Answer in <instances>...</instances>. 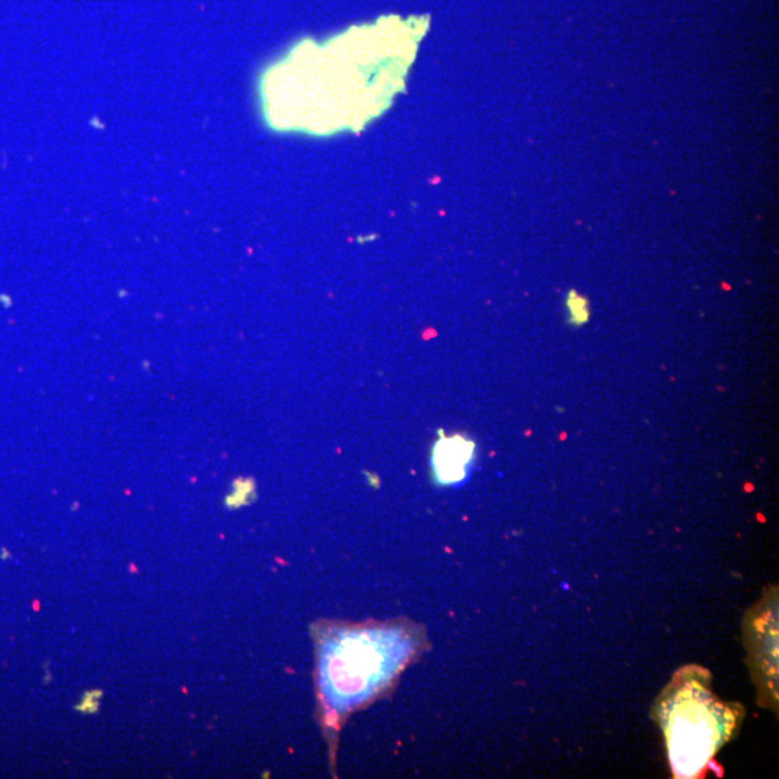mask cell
<instances>
[{
    "label": "cell",
    "mask_w": 779,
    "mask_h": 779,
    "mask_svg": "<svg viewBox=\"0 0 779 779\" xmlns=\"http://www.w3.org/2000/svg\"><path fill=\"white\" fill-rule=\"evenodd\" d=\"M418 647L413 629L396 623L323 632L318 642V684L328 725L338 727L348 713L385 690Z\"/></svg>",
    "instance_id": "6da1fadb"
},
{
    "label": "cell",
    "mask_w": 779,
    "mask_h": 779,
    "mask_svg": "<svg viewBox=\"0 0 779 779\" xmlns=\"http://www.w3.org/2000/svg\"><path fill=\"white\" fill-rule=\"evenodd\" d=\"M658 714L677 778L706 772L738 723V712L714 697L704 672L697 671L677 674L660 700Z\"/></svg>",
    "instance_id": "7a4b0ae2"
},
{
    "label": "cell",
    "mask_w": 779,
    "mask_h": 779,
    "mask_svg": "<svg viewBox=\"0 0 779 779\" xmlns=\"http://www.w3.org/2000/svg\"><path fill=\"white\" fill-rule=\"evenodd\" d=\"M476 456L475 442L465 434H440L431 449V473L442 487L465 481Z\"/></svg>",
    "instance_id": "3957f363"
},
{
    "label": "cell",
    "mask_w": 779,
    "mask_h": 779,
    "mask_svg": "<svg viewBox=\"0 0 779 779\" xmlns=\"http://www.w3.org/2000/svg\"><path fill=\"white\" fill-rule=\"evenodd\" d=\"M567 308V321L575 326H581L590 319L589 301L576 290L567 293L566 297Z\"/></svg>",
    "instance_id": "277c9868"
},
{
    "label": "cell",
    "mask_w": 779,
    "mask_h": 779,
    "mask_svg": "<svg viewBox=\"0 0 779 779\" xmlns=\"http://www.w3.org/2000/svg\"><path fill=\"white\" fill-rule=\"evenodd\" d=\"M101 690H88L83 694L78 704H76V710L83 714H96L101 706Z\"/></svg>",
    "instance_id": "5b68a950"
},
{
    "label": "cell",
    "mask_w": 779,
    "mask_h": 779,
    "mask_svg": "<svg viewBox=\"0 0 779 779\" xmlns=\"http://www.w3.org/2000/svg\"><path fill=\"white\" fill-rule=\"evenodd\" d=\"M248 495H250V485H248V484H242L239 487H237V489L230 495L228 504H231V505H242L243 502H246V498H247Z\"/></svg>",
    "instance_id": "8992f818"
}]
</instances>
